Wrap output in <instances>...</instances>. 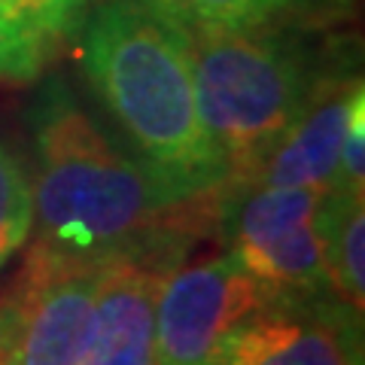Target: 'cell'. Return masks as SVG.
<instances>
[{
	"label": "cell",
	"mask_w": 365,
	"mask_h": 365,
	"mask_svg": "<svg viewBox=\"0 0 365 365\" xmlns=\"http://www.w3.org/2000/svg\"><path fill=\"white\" fill-rule=\"evenodd\" d=\"M34 228L28 268H88L162 244L177 198L125 155L64 83L34 110Z\"/></svg>",
	"instance_id": "obj_1"
},
{
	"label": "cell",
	"mask_w": 365,
	"mask_h": 365,
	"mask_svg": "<svg viewBox=\"0 0 365 365\" xmlns=\"http://www.w3.org/2000/svg\"><path fill=\"white\" fill-rule=\"evenodd\" d=\"M83 67L134 158L170 198L189 204L222 186L177 21L137 0H101L83 25Z\"/></svg>",
	"instance_id": "obj_2"
},
{
	"label": "cell",
	"mask_w": 365,
	"mask_h": 365,
	"mask_svg": "<svg viewBox=\"0 0 365 365\" xmlns=\"http://www.w3.org/2000/svg\"><path fill=\"white\" fill-rule=\"evenodd\" d=\"M180 31L225 182L253 186L311 91L299 52L277 31Z\"/></svg>",
	"instance_id": "obj_3"
},
{
	"label": "cell",
	"mask_w": 365,
	"mask_h": 365,
	"mask_svg": "<svg viewBox=\"0 0 365 365\" xmlns=\"http://www.w3.org/2000/svg\"><path fill=\"white\" fill-rule=\"evenodd\" d=\"M268 302L232 253L174 262L155 299V365H222L235 329Z\"/></svg>",
	"instance_id": "obj_4"
},
{
	"label": "cell",
	"mask_w": 365,
	"mask_h": 365,
	"mask_svg": "<svg viewBox=\"0 0 365 365\" xmlns=\"http://www.w3.org/2000/svg\"><path fill=\"white\" fill-rule=\"evenodd\" d=\"M232 225V253L274 299H319L329 292L317 210L326 192L302 186H247Z\"/></svg>",
	"instance_id": "obj_5"
},
{
	"label": "cell",
	"mask_w": 365,
	"mask_h": 365,
	"mask_svg": "<svg viewBox=\"0 0 365 365\" xmlns=\"http://www.w3.org/2000/svg\"><path fill=\"white\" fill-rule=\"evenodd\" d=\"M101 271L25 268L19 302L4 319L13 365H83Z\"/></svg>",
	"instance_id": "obj_6"
},
{
	"label": "cell",
	"mask_w": 365,
	"mask_h": 365,
	"mask_svg": "<svg viewBox=\"0 0 365 365\" xmlns=\"http://www.w3.org/2000/svg\"><path fill=\"white\" fill-rule=\"evenodd\" d=\"M174 262L165 244L107 262L83 365H155V299Z\"/></svg>",
	"instance_id": "obj_7"
},
{
	"label": "cell",
	"mask_w": 365,
	"mask_h": 365,
	"mask_svg": "<svg viewBox=\"0 0 365 365\" xmlns=\"http://www.w3.org/2000/svg\"><path fill=\"white\" fill-rule=\"evenodd\" d=\"M274 299L235 329L222 365H359L353 311Z\"/></svg>",
	"instance_id": "obj_8"
},
{
	"label": "cell",
	"mask_w": 365,
	"mask_h": 365,
	"mask_svg": "<svg viewBox=\"0 0 365 365\" xmlns=\"http://www.w3.org/2000/svg\"><path fill=\"white\" fill-rule=\"evenodd\" d=\"M362 88V79H347V83H323L307 91L304 104L283 131L268 162L262 165L256 182L302 186L317 192L332 189L344 128L353 101Z\"/></svg>",
	"instance_id": "obj_9"
},
{
	"label": "cell",
	"mask_w": 365,
	"mask_h": 365,
	"mask_svg": "<svg viewBox=\"0 0 365 365\" xmlns=\"http://www.w3.org/2000/svg\"><path fill=\"white\" fill-rule=\"evenodd\" d=\"M88 19V0H0V86H31Z\"/></svg>",
	"instance_id": "obj_10"
},
{
	"label": "cell",
	"mask_w": 365,
	"mask_h": 365,
	"mask_svg": "<svg viewBox=\"0 0 365 365\" xmlns=\"http://www.w3.org/2000/svg\"><path fill=\"white\" fill-rule=\"evenodd\" d=\"M365 204L362 192L329 189L319 198L317 232L323 250L329 292L347 311L362 314L365 304Z\"/></svg>",
	"instance_id": "obj_11"
},
{
	"label": "cell",
	"mask_w": 365,
	"mask_h": 365,
	"mask_svg": "<svg viewBox=\"0 0 365 365\" xmlns=\"http://www.w3.org/2000/svg\"><path fill=\"white\" fill-rule=\"evenodd\" d=\"M182 28L283 31L332 16L341 0H137Z\"/></svg>",
	"instance_id": "obj_12"
},
{
	"label": "cell",
	"mask_w": 365,
	"mask_h": 365,
	"mask_svg": "<svg viewBox=\"0 0 365 365\" xmlns=\"http://www.w3.org/2000/svg\"><path fill=\"white\" fill-rule=\"evenodd\" d=\"M34 228L31 177L21 162L0 143V268L28 244Z\"/></svg>",
	"instance_id": "obj_13"
},
{
	"label": "cell",
	"mask_w": 365,
	"mask_h": 365,
	"mask_svg": "<svg viewBox=\"0 0 365 365\" xmlns=\"http://www.w3.org/2000/svg\"><path fill=\"white\" fill-rule=\"evenodd\" d=\"M362 186H365V88L353 101L344 140H341V155H338L332 189L362 192Z\"/></svg>",
	"instance_id": "obj_14"
},
{
	"label": "cell",
	"mask_w": 365,
	"mask_h": 365,
	"mask_svg": "<svg viewBox=\"0 0 365 365\" xmlns=\"http://www.w3.org/2000/svg\"><path fill=\"white\" fill-rule=\"evenodd\" d=\"M0 365H13V356H9V344H6V326L0 319Z\"/></svg>",
	"instance_id": "obj_15"
}]
</instances>
